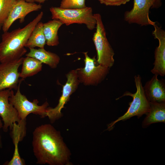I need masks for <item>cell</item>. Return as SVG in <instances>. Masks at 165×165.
<instances>
[{
	"label": "cell",
	"instance_id": "obj_1",
	"mask_svg": "<svg viewBox=\"0 0 165 165\" xmlns=\"http://www.w3.org/2000/svg\"><path fill=\"white\" fill-rule=\"evenodd\" d=\"M32 145L37 163L68 164V150L60 132L50 124H42L35 128L33 132Z\"/></svg>",
	"mask_w": 165,
	"mask_h": 165
},
{
	"label": "cell",
	"instance_id": "obj_2",
	"mask_svg": "<svg viewBox=\"0 0 165 165\" xmlns=\"http://www.w3.org/2000/svg\"><path fill=\"white\" fill-rule=\"evenodd\" d=\"M43 15V12H41L24 27L3 32L0 42V63L17 60L26 54L27 50L25 44L32 30L40 21Z\"/></svg>",
	"mask_w": 165,
	"mask_h": 165
},
{
	"label": "cell",
	"instance_id": "obj_3",
	"mask_svg": "<svg viewBox=\"0 0 165 165\" xmlns=\"http://www.w3.org/2000/svg\"><path fill=\"white\" fill-rule=\"evenodd\" d=\"M50 10L52 19L58 20L67 26L76 23L84 24L90 30L96 28V20L90 7L80 9H65L52 7Z\"/></svg>",
	"mask_w": 165,
	"mask_h": 165
},
{
	"label": "cell",
	"instance_id": "obj_4",
	"mask_svg": "<svg viewBox=\"0 0 165 165\" xmlns=\"http://www.w3.org/2000/svg\"><path fill=\"white\" fill-rule=\"evenodd\" d=\"M134 82L136 91L134 94L129 92H125L120 97L129 96L133 98L132 101L129 103V107L126 112L115 121L112 122L108 126V129H112L115 124L120 121H125L134 116L140 118L143 114H146L150 108V103L145 96L141 82V78L139 75H135Z\"/></svg>",
	"mask_w": 165,
	"mask_h": 165
},
{
	"label": "cell",
	"instance_id": "obj_5",
	"mask_svg": "<svg viewBox=\"0 0 165 165\" xmlns=\"http://www.w3.org/2000/svg\"><path fill=\"white\" fill-rule=\"evenodd\" d=\"M94 15L96 20V30L92 39L97 51V61L99 64L110 68L114 63V52L107 38L101 15L96 13Z\"/></svg>",
	"mask_w": 165,
	"mask_h": 165
},
{
	"label": "cell",
	"instance_id": "obj_6",
	"mask_svg": "<svg viewBox=\"0 0 165 165\" xmlns=\"http://www.w3.org/2000/svg\"><path fill=\"white\" fill-rule=\"evenodd\" d=\"M23 80H20L16 92L14 94L12 90V94L9 97V101L17 110L20 120L26 119L27 116L30 113L38 115L41 117L46 116V111L49 104L46 101L42 105H38V100L34 99L32 102L30 101L27 97L22 94L20 90V86L21 82Z\"/></svg>",
	"mask_w": 165,
	"mask_h": 165
},
{
	"label": "cell",
	"instance_id": "obj_7",
	"mask_svg": "<svg viewBox=\"0 0 165 165\" xmlns=\"http://www.w3.org/2000/svg\"><path fill=\"white\" fill-rule=\"evenodd\" d=\"M83 53L85 66L76 69L79 81L85 86L97 85L105 79L110 68L99 64L95 56L91 58L87 52Z\"/></svg>",
	"mask_w": 165,
	"mask_h": 165
},
{
	"label": "cell",
	"instance_id": "obj_8",
	"mask_svg": "<svg viewBox=\"0 0 165 165\" xmlns=\"http://www.w3.org/2000/svg\"><path fill=\"white\" fill-rule=\"evenodd\" d=\"M161 5V0H134L132 9L124 13V20L130 24L134 23L141 26L150 25V9L158 8Z\"/></svg>",
	"mask_w": 165,
	"mask_h": 165
},
{
	"label": "cell",
	"instance_id": "obj_9",
	"mask_svg": "<svg viewBox=\"0 0 165 165\" xmlns=\"http://www.w3.org/2000/svg\"><path fill=\"white\" fill-rule=\"evenodd\" d=\"M67 80L63 86L62 94L57 105L54 108L48 107L46 111L48 116L52 123L59 119L62 116V109L69 100L70 96L77 89L80 83L78 79L76 69L69 71L66 75Z\"/></svg>",
	"mask_w": 165,
	"mask_h": 165
},
{
	"label": "cell",
	"instance_id": "obj_10",
	"mask_svg": "<svg viewBox=\"0 0 165 165\" xmlns=\"http://www.w3.org/2000/svg\"><path fill=\"white\" fill-rule=\"evenodd\" d=\"M23 57L17 60L0 64V91L9 89L16 90L20 82L19 68Z\"/></svg>",
	"mask_w": 165,
	"mask_h": 165
},
{
	"label": "cell",
	"instance_id": "obj_11",
	"mask_svg": "<svg viewBox=\"0 0 165 165\" xmlns=\"http://www.w3.org/2000/svg\"><path fill=\"white\" fill-rule=\"evenodd\" d=\"M40 4L26 2L24 0H16L9 15L4 22L2 29L3 32L8 31L13 23L19 20L20 23H23L26 16L34 11L39 10L42 8Z\"/></svg>",
	"mask_w": 165,
	"mask_h": 165
},
{
	"label": "cell",
	"instance_id": "obj_12",
	"mask_svg": "<svg viewBox=\"0 0 165 165\" xmlns=\"http://www.w3.org/2000/svg\"><path fill=\"white\" fill-rule=\"evenodd\" d=\"M12 90L6 89L0 91V116L3 122V130L5 132L9 128L12 130L14 123H18L21 120L17 110L9 101Z\"/></svg>",
	"mask_w": 165,
	"mask_h": 165
},
{
	"label": "cell",
	"instance_id": "obj_13",
	"mask_svg": "<svg viewBox=\"0 0 165 165\" xmlns=\"http://www.w3.org/2000/svg\"><path fill=\"white\" fill-rule=\"evenodd\" d=\"M150 25L154 28L152 33L153 36L159 42V45L155 51L154 66L151 72L154 75L163 76L165 75V31L152 20Z\"/></svg>",
	"mask_w": 165,
	"mask_h": 165
},
{
	"label": "cell",
	"instance_id": "obj_14",
	"mask_svg": "<svg viewBox=\"0 0 165 165\" xmlns=\"http://www.w3.org/2000/svg\"><path fill=\"white\" fill-rule=\"evenodd\" d=\"M10 135L14 146L12 158L7 165H25V163L21 158L18 150V144L22 141L26 134V119L21 120L18 123H14L11 130Z\"/></svg>",
	"mask_w": 165,
	"mask_h": 165
},
{
	"label": "cell",
	"instance_id": "obj_15",
	"mask_svg": "<svg viewBox=\"0 0 165 165\" xmlns=\"http://www.w3.org/2000/svg\"><path fill=\"white\" fill-rule=\"evenodd\" d=\"M157 76V75H154L143 87L146 98L150 102H165L164 80L158 79Z\"/></svg>",
	"mask_w": 165,
	"mask_h": 165
},
{
	"label": "cell",
	"instance_id": "obj_16",
	"mask_svg": "<svg viewBox=\"0 0 165 165\" xmlns=\"http://www.w3.org/2000/svg\"><path fill=\"white\" fill-rule=\"evenodd\" d=\"M29 50V52L25 54L26 56L34 58L42 63L48 65L51 68H56L60 62V58L58 55L44 48H33Z\"/></svg>",
	"mask_w": 165,
	"mask_h": 165
},
{
	"label": "cell",
	"instance_id": "obj_17",
	"mask_svg": "<svg viewBox=\"0 0 165 165\" xmlns=\"http://www.w3.org/2000/svg\"><path fill=\"white\" fill-rule=\"evenodd\" d=\"M149 110L142 122L143 127L152 123L165 122V102H149Z\"/></svg>",
	"mask_w": 165,
	"mask_h": 165
},
{
	"label": "cell",
	"instance_id": "obj_18",
	"mask_svg": "<svg viewBox=\"0 0 165 165\" xmlns=\"http://www.w3.org/2000/svg\"><path fill=\"white\" fill-rule=\"evenodd\" d=\"M63 23L57 20L53 19L43 23V30L48 46H57L59 43L58 32Z\"/></svg>",
	"mask_w": 165,
	"mask_h": 165
},
{
	"label": "cell",
	"instance_id": "obj_19",
	"mask_svg": "<svg viewBox=\"0 0 165 165\" xmlns=\"http://www.w3.org/2000/svg\"><path fill=\"white\" fill-rule=\"evenodd\" d=\"M19 77L23 80L36 74L42 70V63L40 61L29 57H24Z\"/></svg>",
	"mask_w": 165,
	"mask_h": 165
},
{
	"label": "cell",
	"instance_id": "obj_20",
	"mask_svg": "<svg viewBox=\"0 0 165 165\" xmlns=\"http://www.w3.org/2000/svg\"><path fill=\"white\" fill-rule=\"evenodd\" d=\"M43 24L39 22L31 32L26 42L25 47L30 48L38 47L44 48L46 40L43 30Z\"/></svg>",
	"mask_w": 165,
	"mask_h": 165
},
{
	"label": "cell",
	"instance_id": "obj_21",
	"mask_svg": "<svg viewBox=\"0 0 165 165\" xmlns=\"http://www.w3.org/2000/svg\"><path fill=\"white\" fill-rule=\"evenodd\" d=\"M16 0H0V30Z\"/></svg>",
	"mask_w": 165,
	"mask_h": 165
},
{
	"label": "cell",
	"instance_id": "obj_22",
	"mask_svg": "<svg viewBox=\"0 0 165 165\" xmlns=\"http://www.w3.org/2000/svg\"><path fill=\"white\" fill-rule=\"evenodd\" d=\"M86 0H62L60 7L65 9H80L86 8Z\"/></svg>",
	"mask_w": 165,
	"mask_h": 165
},
{
	"label": "cell",
	"instance_id": "obj_23",
	"mask_svg": "<svg viewBox=\"0 0 165 165\" xmlns=\"http://www.w3.org/2000/svg\"><path fill=\"white\" fill-rule=\"evenodd\" d=\"M100 3L107 6H118L124 5L130 0H97Z\"/></svg>",
	"mask_w": 165,
	"mask_h": 165
},
{
	"label": "cell",
	"instance_id": "obj_24",
	"mask_svg": "<svg viewBox=\"0 0 165 165\" xmlns=\"http://www.w3.org/2000/svg\"><path fill=\"white\" fill-rule=\"evenodd\" d=\"M2 123L1 120L0 119V130L3 127ZM2 143L1 139V137L0 135V148H2Z\"/></svg>",
	"mask_w": 165,
	"mask_h": 165
},
{
	"label": "cell",
	"instance_id": "obj_25",
	"mask_svg": "<svg viewBox=\"0 0 165 165\" xmlns=\"http://www.w3.org/2000/svg\"><path fill=\"white\" fill-rule=\"evenodd\" d=\"M47 0H35V2L38 3L39 4L43 3Z\"/></svg>",
	"mask_w": 165,
	"mask_h": 165
},
{
	"label": "cell",
	"instance_id": "obj_26",
	"mask_svg": "<svg viewBox=\"0 0 165 165\" xmlns=\"http://www.w3.org/2000/svg\"><path fill=\"white\" fill-rule=\"evenodd\" d=\"M26 2H35V0H24Z\"/></svg>",
	"mask_w": 165,
	"mask_h": 165
}]
</instances>
